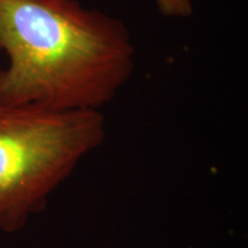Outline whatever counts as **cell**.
<instances>
[{
	"mask_svg": "<svg viewBox=\"0 0 248 248\" xmlns=\"http://www.w3.org/2000/svg\"><path fill=\"white\" fill-rule=\"evenodd\" d=\"M164 17L187 18L193 14V0H153Z\"/></svg>",
	"mask_w": 248,
	"mask_h": 248,
	"instance_id": "obj_3",
	"label": "cell"
},
{
	"mask_svg": "<svg viewBox=\"0 0 248 248\" xmlns=\"http://www.w3.org/2000/svg\"><path fill=\"white\" fill-rule=\"evenodd\" d=\"M0 104L100 110L133 75L123 21L78 0H0Z\"/></svg>",
	"mask_w": 248,
	"mask_h": 248,
	"instance_id": "obj_1",
	"label": "cell"
},
{
	"mask_svg": "<svg viewBox=\"0 0 248 248\" xmlns=\"http://www.w3.org/2000/svg\"><path fill=\"white\" fill-rule=\"evenodd\" d=\"M105 138L100 110L0 104V230H21Z\"/></svg>",
	"mask_w": 248,
	"mask_h": 248,
	"instance_id": "obj_2",
	"label": "cell"
}]
</instances>
